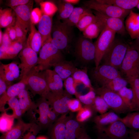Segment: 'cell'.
Segmentation results:
<instances>
[{
    "instance_id": "6da1fadb",
    "label": "cell",
    "mask_w": 139,
    "mask_h": 139,
    "mask_svg": "<svg viewBox=\"0 0 139 139\" xmlns=\"http://www.w3.org/2000/svg\"><path fill=\"white\" fill-rule=\"evenodd\" d=\"M74 37L73 27L59 20L53 24L51 42L62 52L68 51L71 47Z\"/></svg>"
},
{
    "instance_id": "7a4b0ae2",
    "label": "cell",
    "mask_w": 139,
    "mask_h": 139,
    "mask_svg": "<svg viewBox=\"0 0 139 139\" xmlns=\"http://www.w3.org/2000/svg\"><path fill=\"white\" fill-rule=\"evenodd\" d=\"M21 80L25 84L33 96L39 95L44 97L49 92L45 76V71H41L36 65Z\"/></svg>"
},
{
    "instance_id": "3957f363",
    "label": "cell",
    "mask_w": 139,
    "mask_h": 139,
    "mask_svg": "<svg viewBox=\"0 0 139 139\" xmlns=\"http://www.w3.org/2000/svg\"><path fill=\"white\" fill-rule=\"evenodd\" d=\"M64 59L62 51L51 43V37L40 50L37 65L41 71H44Z\"/></svg>"
},
{
    "instance_id": "277c9868",
    "label": "cell",
    "mask_w": 139,
    "mask_h": 139,
    "mask_svg": "<svg viewBox=\"0 0 139 139\" xmlns=\"http://www.w3.org/2000/svg\"><path fill=\"white\" fill-rule=\"evenodd\" d=\"M128 45L123 41L115 39L104 55L103 64L120 68L128 48Z\"/></svg>"
},
{
    "instance_id": "5b68a950",
    "label": "cell",
    "mask_w": 139,
    "mask_h": 139,
    "mask_svg": "<svg viewBox=\"0 0 139 139\" xmlns=\"http://www.w3.org/2000/svg\"><path fill=\"white\" fill-rule=\"evenodd\" d=\"M96 94L102 98L109 108L117 114L125 113L130 111L117 92L104 86L94 88Z\"/></svg>"
},
{
    "instance_id": "8992f818",
    "label": "cell",
    "mask_w": 139,
    "mask_h": 139,
    "mask_svg": "<svg viewBox=\"0 0 139 139\" xmlns=\"http://www.w3.org/2000/svg\"><path fill=\"white\" fill-rule=\"evenodd\" d=\"M74 54L77 59L82 63L87 64L94 61L95 47L91 40L80 37L74 46Z\"/></svg>"
},
{
    "instance_id": "52a82bcc",
    "label": "cell",
    "mask_w": 139,
    "mask_h": 139,
    "mask_svg": "<svg viewBox=\"0 0 139 139\" xmlns=\"http://www.w3.org/2000/svg\"><path fill=\"white\" fill-rule=\"evenodd\" d=\"M120 69L127 78L139 77V52L132 44L128 45Z\"/></svg>"
},
{
    "instance_id": "ba28073f",
    "label": "cell",
    "mask_w": 139,
    "mask_h": 139,
    "mask_svg": "<svg viewBox=\"0 0 139 139\" xmlns=\"http://www.w3.org/2000/svg\"><path fill=\"white\" fill-rule=\"evenodd\" d=\"M116 33L105 27L94 43L95 69L100 65L104 55L114 41Z\"/></svg>"
},
{
    "instance_id": "9c48e42d",
    "label": "cell",
    "mask_w": 139,
    "mask_h": 139,
    "mask_svg": "<svg viewBox=\"0 0 139 139\" xmlns=\"http://www.w3.org/2000/svg\"><path fill=\"white\" fill-rule=\"evenodd\" d=\"M84 4L85 6L104 15L123 20L128 15L131 10H124L112 5L100 3L96 0L86 1Z\"/></svg>"
},
{
    "instance_id": "30bf717a",
    "label": "cell",
    "mask_w": 139,
    "mask_h": 139,
    "mask_svg": "<svg viewBox=\"0 0 139 139\" xmlns=\"http://www.w3.org/2000/svg\"><path fill=\"white\" fill-rule=\"evenodd\" d=\"M37 54L30 47L27 40L23 48L18 55L21 61L19 65L20 69L21 80L37 65L38 57Z\"/></svg>"
},
{
    "instance_id": "8fae6325",
    "label": "cell",
    "mask_w": 139,
    "mask_h": 139,
    "mask_svg": "<svg viewBox=\"0 0 139 139\" xmlns=\"http://www.w3.org/2000/svg\"><path fill=\"white\" fill-rule=\"evenodd\" d=\"M48 101L51 108L59 114H67L69 110L68 103L72 98L64 90L61 93H57L49 91L43 97Z\"/></svg>"
},
{
    "instance_id": "7c38bea8",
    "label": "cell",
    "mask_w": 139,
    "mask_h": 139,
    "mask_svg": "<svg viewBox=\"0 0 139 139\" xmlns=\"http://www.w3.org/2000/svg\"><path fill=\"white\" fill-rule=\"evenodd\" d=\"M92 77L97 84L102 86L109 82L118 77H121L117 69L111 66L100 65L97 69L94 68L91 73Z\"/></svg>"
},
{
    "instance_id": "4fadbf2b",
    "label": "cell",
    "mask_w": 139,
    "mask_h": 139,
    "mask_svg": "<svg viewBox=\"0 0 139 139\" xmlns=\"http://www.w3.org/2000/svg\"><path fill=\"white\" fill-rule=\"evenodd\" d=\"M94 13L105 27L121 35L126 34L127 31L123 19L107 16L95 11Z\"/></svg>"
},
{
    "instance_id": "5bb4252c",
    "label": "cell",
    "mask_w": 139,
    "mask_h": 139,
    "mask_svg": "<svg viewBox=\"0 0 139 139\" xmlns=\"http://www.w3.org/2000/svg\"><path fill=\"white\" fill-rule=\"evenodd\" d=\"M38 126L33 123H25L20 118L10 130L2 135L0 139H19L26 131L38 128Z\"/></svg>"
},
{
    "instance_id": "9a60e30c",
    "label": "cell",
    "mask_w": 139,
    "mask_h": 139,
    "mask_svg": "<svg viewBox=\"0 0 139 139\" xmlns=\"http://www.w3.org/2000/svg\"><path fill=\"white\" fill-rule=\"evenodd\" d=\"M33 5V1L28 3L18 6L13 9L16 20L27 32L30 30L31 15Z\"/></svg>"
},
{
    "instance_id": "2e32d148",
    "label": "cell",
    "mask_w": 139,
    "mask_h": 139,
    "mask_svg": "<svg viewBox=\"0 0 139 139\" xmlns=\"http://www.w3.org/2000/svg\"><path fill=\"white\" fill-rule=\"evenodd\" d=\"M127 127L121 120L115 121L103 130L105 134L110 139H124L127 136Z\"/></svg>"
},
{
    "instance_id": "e0dca14e",
    "label": "cell",
    "mask_w": 139,
    "mask_h": 139,
    "mask_svg": "<svg viewBox=\"0 0 139 139\" xmlns=\"http://www.w3.org/2000/svg\"><path fill=\"white\" fill-rule=\"evenodd\" d=\"M45 76L49 91L60 93L64 90L63 81L59 76L53 70L47 69L45 71Z\"/></svg>"
},
{
    "instance_id": "ac0fdd59",
    "label": "cell",
    "mask_w": 139,
    "mask_h": 139,
    "mask_svg": "<svg viewBox=\"0 0 139 139\" xmlns=\"http://www.w3.org/2000/svg\"><path fill=\"white\" fill-rule=\"evenodd\" d=\"M26 88L25 84L21 80L8 86L5 92L0 97V111H6L5 107L8 100L12 97L18 96L22 90Z\"/></svg>"
},
{
    "instance_id": "d6986e66",
    "label": "cell",
    "mask_w": 139,
    "mask_h": 139,
    "mask_svg": "<svg viewBox=\"0 0 139 139\" xmlns=\"http://www.w3.org/2000/svg\"><path fill=\"white\" fill-rule=\"evenodd\" d=\"M81 123L68 116L66 124L65 139H76L85 131Z\"/></svg>"
},
{
    "instance_id": "ffe728a7",
    "label": "cell",
    "mask_w": 139,
    "mask_h": 139,
    "mask_svg": "<svg viewBox=\"0 0 139 139\" xmlns=\"http://www.w3.org/2000/svg\"><path fill=\"white\" fill-rule=\"evenodd\" d=\"M36 105L38 108L37 111L39 114L38 121L39 127L46 128L50 126L48 115L50 108L48 101L41 97L37 101Z\"/></svg>"
},
{
    "instance_id": "44dd1931",
    "label": "cell",
    "mask_w": 139,
    "mask_h": 139,
    "mask_svg": "<svg viewBox=\"0 0 139 139\" xmlns=\"http://www.w3.org/2000/svg\"><path fill=\"white\" fill-rule=\"evenodd\" d=\"M125 26L132 39H136L139 36V13L131 10L125 21Z\"/></svg>"
},
{
    "instance_id": "7402d4cb",
    "label": "cell",
    "mask_w": 139,
    "mask_h": 139,
    "mask_svg": "<svg viewBox=\"0 0 139 139\" xmlns=\"http://www.w3.org/2000/svg\"><path fill=\"white\" fill-rule=\"evenodd\" d=\"M121 119L115 112L110 111L96 116L94 121L99 132L101 133L106 127L115 121L121 120Z\"/></svg>"
},
{
    "instance_id": "603a6c76",
    "label": "cell",
    "mask_w": 139,
    "mask_h": 139,
    "mask_svg": "<svg viewBox=\"0 0 139 139\" xmlns=\"http://www.w3.org/2000/svg\"><path fill=\"white\" fill-rule=\"evenodd\" d=\"M53 67V70L63 81L71 76L77 69L71 62L64 59L56 64Z\"/></svg>"
},
{
    "instance_id": "cb8c5ba5",
    "label": "cell",
    "mask_w": 139,
    "mask_h": 139,
    "mask_svg": "<svg viewBox=\"0 0 139 139\" xmlns=\"http://www.w3.org/2000/svg\"><path fill=\"white\" fill-rule=\"evenodd\" d=\"M67 114L61 115L54 123L51 129V139H65L66 124Z\"/></svg>"
},
{
    "instance_id": "d4e9b609",
    "label": "cell",
    "mask_w": 139,
    "mask_h": 139,
    "mask_svg": "<svg viewBox=\"0 0 139 139\" xmlns=\"http://www.w3.org/2000/svg\"><path fill=\"white\" fill-rule=\"evenodd\" d=\"M52 17L43 14L38 24V30L42 37V46L51 37L53 24Z\"/></svg>"
},
{
    "instance_id": "484cf974",
    "label": "cell",
    "mask_w": 139,
    "mask_h": 139,
    "mask_svg": "<svg viewBox=\"0 0 139 139\" xmlns=\"http://www.w3.org/2000/svg\"><path fill=\"white\" fill-rule=\"evenodd\" d=\"M26 40H18L12 42L5 51H0V59H11L16 57L23 48Z\"/></svg>"
},
{
    "instance_id": "4316f807",
    "label": "cell",
    "mask_w": 139,
    "mask_h": 139,
    "mask_svg": "<svg viewBox=\"0 0 139 139\" xmlns=\"http://www.w3.org/2000/svg\"><path fill=\"white\" fill-rule=\"evenodd\" d=\"M30 31L27 40L30 47L37 54L42 46V37L34 25L31 22Z\"/></svg>"
},
{
    "instance_id": "83f0119b",
    "label": "cell",
    "mask_w": 139,
    "mask_h": 139,
    "mask_svg": "<svg viewBox=\"0 0 139 139\" xmlns=\"http://www.w3.org/2000/svg\"><path fill=\"white\" fill-rule=\"evenodd\" d=\"M16 21L15 13L12 8H7L0 10V27L6 28L14 25Z\"/></svg>"
},
{
    "instance_id": "f1b7e54d",
    "label": "cell",
    "mask_w": 139,
    "mask_h": 139,
    "mask_svg": "<svg viewBox=\"0 0 139 139\" xmlns=\"http://www.w3.org/2000/svg\"><path fill=\"white\" fill-rule=\"evenodd\" d=\"M91 13H92L91 9L86 6L75 7L69 17L63 21L70 26L73 27L76 26L78 22L83 16Z\"/></svg>"
},
{
    "instance_id": "f546056e",
    "label": "cell",
    "mask_w": 139,
    "mask_h": 139,
    "mask_svg": "<svg viewBox=\"0 0 139 139\" xmlns=\"http://www.w3.org/2000/svg\"><path fill=\"white\" fill-rule=\"evenodd\" d=\"M105 27L103 23L97 19L82 31L83 36L91 40L99 36Z\"/></svg>"
},
{
    "instance_id": "4dcf8cb0",
    "label": "cell",
    "mask_w": 139,
    "mask_h": 139,
    "mask_svg": "<svg viewBox=\"0 0 139 139\" xmlns=\"http://www.w3.org/2000/svg\"><path fill=\"white\" fill-rule=\"evenodd\" d=\"M18 97L20 106L23 114L30 109H36L37 105L32 101L26 88L22 90Z\"/></svg>"
},
{
    "instance_id": "1f68e13d",
    "label": "cell",
    "mask_w": 139,
    "mask_h": 139,
    "mask_svg": "<svg viewBox=\"0 0 139 139\" xmlns=\"http://www.w3.org/2000/svg\"><path fill=\"white\" fill-rule=\"evenodd\" d=\"M87 71V69L86 67L82 69L77 68L71 76L77 85L81 84L89 89H93L88 75Z\"/></svg>"
},
{
    "instance_id": "d6a6232c",
    "label": "cell",
    "mask_w": 139,
    "mask_h": 139,
    "mask_svg": "<svg viewBox=\"0 0 139 139\" xmlns=\"http://www.w3.org/2000/svg\"><path fill=\"white\" fill-rule=\"evenodd\" d=\"M98 2L112 5L126 10H130L136 7L139 0H96Z\"/></svg>"
},
{
    "instance_id": "836d02e7",
    "label": "cell",
    "mask_w": 139,
    "mask_h": 139,
    "mask_svg": "<svg viewBox=\"0 0 139 139\" xmlns=\"http://www.w3.org/2000/svg\"><path fill=\"white\" fill-rule=\"evenodd\" d=\"M58 8V19L63 21L67 19L72 13L74 7L73 5L63 1H59L56 5Z\"/></svg>"
},
{
    "instance_id": "e575fe53",
    "label": "cell",
    "mask_w": 139,
    "mask_h": 139,
    "mask_svg": "<svg viewBox=\"0 0 139 139\" xmlns=\"http://www.w3.org/2000/svg\"><path fill=\"white\" fill-rule=\"evenodd\" d=\"M117 92L130 110L135 111L133 102V94L132 89L125 87Z\"/></svg>"
},
{
    "instance_id": "d590c367",
    "label": "cell",
    "mask_w": 139,
    "mask_h": 139,
    "mask_svg": "<svg viewBox=\"0 0 139 139\" xmlns=\"http://www.w3.org/2000/svg\"><path fill=\"white\" fill-rule=\"evenodd\" d=\"M121 121L128 127L133 130H139V111L130 113Z\"/></svg>"
},
{
    "instance_id": "8d00e7d4",
    "label": "cell",
    "mask_w": 139,
    "mask_h": 139,
    "mask_svg": "<svg viewBox=\"0 0 139 139\" xmlns=\"http://www.w3.org/2000/svg\"><path fill=\"white\" fill-rule=\"evenodd\" d=\"M15 118L12 114H8L6 111L3 112L0 117L1 132L6 133L10 130L13 127Z\"/></svg>"
},
{
    "instance_id": "74e56055",
    "label": "cell",
    "mask_w": 139,
    "mask_h": 139,
    "mask_svg": "<svg viewBox=\"0 0 139 139\" xmlns=\"http://www.w3.org/2000/svg\"><path fill=\"white\" fill-rule=\"evenodd\" d=\"M133 94V102L135 111H139V77L127 78Z\"/></svg>"
},
{
    "instance_id": "f35d334b",
    "label": "cell",
    "mask_w": 139,
    "mask_h": 139,
    "mask_svg": "<svg viewBox=\"0 0 139 139\" xmlns=\"http://www.w3.org/2000/svg\"><path fill=\"white\" fill-rule=\"evenodd\" d=\"M128 83L127 80L120 77L113 79L102 86L118 92L123 88L126 87Z\"/></svg>"
},
{
    "instance_id": "ab89813d",
    "label": "cell",
    "mask_w": 139,
    "mask_h": 139,
    "mask_svg": "<svg viewBox=\"0 0 139 139\" xmlns=\"http://www.w3.org/2000/svg\"><path fill=\"white\" fill-rule=\"evenodd\" d=\"M96 94L93 88L90 89L89 92L85 94L81 95L79 93L76 97L84 106L91 107L93 109V106L96 96Z\"/></svg>"
},
{
    "instance_id": "60d3db41",
    "label": "cell",
    "mask_w": 139,
    "mask_h": 139,
    "mask_svg": "<svg viewBox=\"0 0 139 139\" xmlns=\"http://www.w3.org/2000/svg\"><path fill=\"white\" fill-rule=\"evenodd\" d=\"M97 20L96 16L92 13H89L83 16L76 26L80 31H83L89 25Z\"/></svg>"
},
{
    "instance_id": "b9f144b4",
    "label": "cell",
    "mask_w": 139,
    "mask_h": 139,
    "mask_svg": "<svg viewBox=\"0 0 139 139\" xmlns=\"http://www.w3.org/2000/svg\"><path fill=\"white\" fill-rule=\"evenodd\" d=\"M40 5V9L43 14L53 17L58 11V8L57 5L51 1H43Z\"/></svg>"
},
{
    "instance_id": "7bdbcfd3",
    "label": "cell",
    "mask_w": 139,
    "mask_h": 139,
    "mask_svg": "<svg viewBox=\"0 0 139 139\" xmlns=\"http://www.w3.org/2000/svg\"><path fill=\"white\" fill-rule=\"evenodd\" d=\"M7 103L9 106L8 109L12 110V114L15 118H20L23 114L20 106L19 99L16 97H12L8 100Z\"/></svg>"
},
{
    "instance_id": "ee69618b",
    "label": "cell",
    "mask_w": 139,
    "mask_h": 139,
    "mask_svg": "<svg viewBox=\"0 0 139 139\" xmlns=\"http://www.w3.org/2000/svg\"><path fill=\"white\" fill-rule=\"evenodd\" d=\"M109 108L107 104L101 97L96 96L95 99L93 108L100 114L107 112Z\"/></svg>"
},
{
    "instance_id": "f6af8a7d",
    "label": "cell",
    "mask_w": 139,
    "mask_h": 139,
    "mask_svg": "<svg viewBox=\"0 0 139 139\" xmlns=\"http://www.w3.org/2000/svg\"><path fill=\"white\" fill-rule=\"evenodd\" d=\"M92 109L91 107L84 106L78 112L76 119L81 123L86 121L92 116Z\"/></svg>"
},
{
    "instance_id": "bcb514c9",
    "label": "cell",
    "mask_w": 139,
    "mask_h": 139,
    "mask_svg": "<svg viewBox=\"0 0 139 139\" xmlns=\"http://www.w3.org/2000/svg\"><path fill=\"white\" fill-rule=\"evenodd\" d=\"M63 85L65 90L70 94L72 96L74 95L76 97L79 93L76 89L77 85L71 76L63 81Z\"/></svg>"
},
{
    "instance_id": "7dc6e473",
    "label": "cell",
    "mask_w": 139,
    "mask_h": 139,
    "mask_svg": "<svg viewBox=\"0 0 139 139\" xmlns=\"http://www.w3.org/2000/svg\"><path fill=\"white\" fill-rule=\"evenodd\" d=\"M69 111L73 112L78 111L82 108V103L77 98H72L68 103Z\"/></svg>"
},
{
    "instance_id": "c3c4849f",
    "label": "cell",
    "mask_w": 139,
    "mask_h": 139,
    "mask_svg": "<svg viewBox=\"0 0 139 139\" xmlns=\"http://www.w3.org/2000/svg\"><path fill=\"white\" fill-rule=\"evenodd\" d=\"M43 15L40 9L38 7L33 9L31 14V22L34 25L38 24Z\"/></svg>"
},
{
    "instance_id": "681fc988",
    "label": "cell",
    "mask_w": 139,
    "mask_h": 139,
    "mask_svg": "<svg viewBox=\"0 0 139 139\" xmlns=\"http://www.w3.org/2000/svg\"><path fill=\"white\" fill-rule=\"evenodd\" d=\"M14 26L18 40H26V36L28 32L24 29L16 20Z\"/></svg>"
},
{
    "instance_id": "f907efd6",
    "label": "cell",
    "mask_w": 139,
    "mask_h": 139,
    "mask_svg": "<svg viewBox=\"0 0 139 139\" xmlns=\"http://www.w3.org/2000/svg\"><path fill=\"white\" fill-rule=\"evenodd\" d=\"M12 42L6 30L3 34L2 43L0 47V51L4 52L11 45Z\"/></svg>"
},
{
    "instance_id": "816d5d0a",
    "label": "cell",
    "mask_w": 139,
    "mask_h": 139,
    "mask_svg": "<svg viewBox=\"0 0 139 139\" xmlns=\"http://www.w3.org/2000/svg\"><path fill=\"white\" fill-rule=\"evenodd\" d=\"M31 1L29 0H9L7 1L6 4L13 9L19 6L27 4Z\"/></svg>"
},
{
    "instance_id": "f5cc1de1",
    "label": "cell",
    "mask_w": 139,
    "mask_h": 139,
    "mask_svg": "<svg viewBox=\"0 0 139 139\" xmlns=\"http://www.w3.org/2000/svg\"><path fill=\"white\" fill-rule=\"evenodd\" d=\"M9 70L14 75L15 79H17L20 74V71L19 65L16 63L12 62L6 64Z\"/></svg>"
},
{
    "instance_id": "db71d44e",
    "label": "cell",
    "mask_w": 139,
    "mask_h": 139,
    "mask_svg": "<svg viewBox=\"0 0 139 139\" xmlns=\"http://www.w3.org/2000/svg\"><path fill=\"white\" fill-rule=\"evenodd\" d=\"M14 26L15 25L8 27L6 28L5 30L12 42L18 40Z\"/></svg>"
},
{
    "instance_id": "11a10c76",
    "label": "cell",
    "mask_w": 139,
    "mask_h": 139,
    "mask_svg": "<svg viewBox=\"0 0 139 139\" xmlns=\"http://www.w3.org/2000/svg\"><path fill=\"white\" fill-rule=\"evenodd\" d=\"M38 130L39 128L31 129L19 139H36V135Z\"/></svg>"
},
{
    "instance_id": "9f6ffc18",
    "label": "cell",
    "mask_w": 139,
    "mask_h": 139,
    "mask_svg": "<svg viewBox=\"0 0 139 139\" xmlns=\"http://www.w3.org/2000/svg\"><path fill=\"white\" fill-rule=\"evenodd\" d=\"M59 115L50 108L49 111L48 116L50 122V126L52 124L54 123L57 120L58 116Z\"/></svg>"
},
{
    "instance_id": "6f0895ef",
    "label": "cell",
    "mask_w": 139,
    "mask_h": 139,
    "mask_svg": "<svg viewBox=\"0 0 139 139\" xmlns=\"http://www.w3.org/2000/svg\"><path fill=\"white\" fill-rule=\"evenodd\" d=\"M7 83L5 78L0 75V95H3L6 91L7 88Z\"/></svg>"
},
{
    "instance_id": "680465c9",
    "label": "cell",
    "mask_w": 139,
    "mask_h": 139,
    "mask_svg": "<svg viewBox=\"0 0 139 139\" xmlns=\"http://www.w3.org/2000/svg\"><path fill=\"white\" fill-rule=\"evenodd\" d=\"M130 139H139V130L137 131H132Z\"/></svg>"
},
{
    "instance_id": "91938a15",
    "label": "cell",
    "mask_w": 139,
    "mask_h": 139,
    "mask_svg": "<svg viewBox=\"0 0 139 139\" xmlns=\"http://www.w3.org/2000/svg\"><path fill=\"white\" fill-rule=\"evenodd\" d=\"M134 47L139 52V36L135 39L132 44Z\"/></svg>"
},
{
    "instance_id": "94428289",
    "label": "cell",
    "mask_w": 139,
    "mask_h": 139,
    "mask_svg": "<svg viewBox=\"0 0 139 139\" xmlns=\"http://www.w3.org/2000/svg\"><path fill=\"white\" fill-rule=\"evenodd\" d=\"M76 139H91L87 134L85 131H84L81 135Z\"/></svg>"
},
{
    "instance_id": "6125c7cd",
    "label": "cell",
    "mask_w": 139,
    "mask_h": 139,
    "mask_svg": "<svg viewBox=\"0 0 139 139\" xmlns=\"http://www.w3.org/2000/svg\"><path fill=\"white\" fill-rule=\"evenodd\" d=\"M63 1L66 3L73 5L78 4L80 1L79 0H64Z\"/></svg>"
},
{
    "instance_id": "be15d7a7",
    "label": "cell",
    "mask_w": 139,
    "mask_h": 139,
    "mask_svg": "<svg viewBox=\"0 0 139 139\" xmlns=\"http://www.w3.org/2000/svg\"><path fill=\"white\" fill-rule=\"evenodd\" d=\"M3 33H2V31L1 29L0 30V45H1L2 44V40L3 38Z\"/></svg>"
},
{
    "instance_id": "e7e4bbea",
    "label": "cell",
    "mask_w": 139,
    "mask_h": 139,
    "mask_svg": "<svg viewBox=\"0 0 139 139\" xmlns=\"http://www.w3.org/2000/svg\"><path fill=\"white\" fill-rule=\"evenodd\" d=\"M36 139H48L46 137L44 136H40L37 137Z\"/></svg>"
},
{
    "instance_id": "03108f58",
    "label": "cell",
    "mask_w": 139,
    "mask_h": 139,
    "mask_svg": "<svg viewBox=\"0 0 139 139\" xmlns=\"http://www.w3.org/2000/svg\"><path fill=\"white\" fill-rule=\"evenodd\" d=\"M136 7L139 9V3L137 5Z\"/></svg>"
},
{
    "instance_id": "003e7915",
    "label": "cell",
    "mask_w": 139,
    "mask_h": 139,
    "mask_svg": "<svg viewBox=\"0 0 139 139\" xmlns=\"http://www.w3.org/2000/svg\"><path fill=\"white\" fill-rule=\"evenodd\" d=\"M98 139H110L106 138H99Z\"/></svg>"
}]
</instances>
